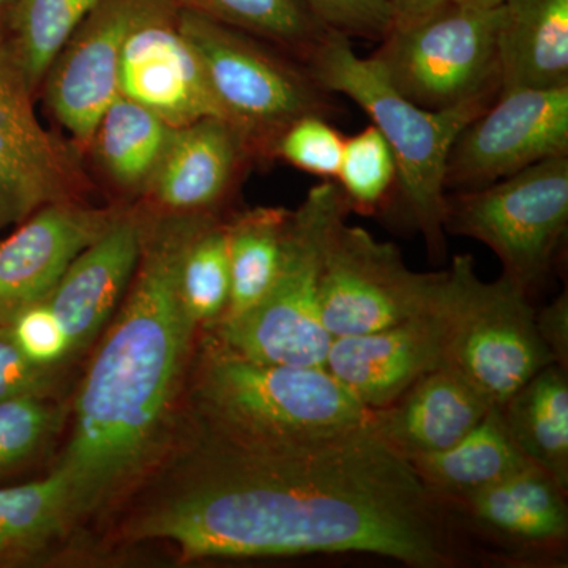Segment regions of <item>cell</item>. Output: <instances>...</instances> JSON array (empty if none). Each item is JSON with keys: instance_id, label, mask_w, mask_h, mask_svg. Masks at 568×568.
Returning <instances> with one entry per match:
<instances>
[{"instance_id": "1", "label": "cell", "mask_w": 568, "mask_h": 568, "mask_svg": "<svg viewBox=\"0 0 568 568\" xmlns=\"http://www.w3.org/2000/svg\"><path fill=\"white\" fill-rule=\"evenodd\" d=\"M134 536L183 559L366 552L413 568L484 566L443 500L368 424L304 446H248L203 433L181 487Z\"/></svg>"}, {"instance_id": "2", "label": "cell", "mask_w": 568, "mask_h": 568, "mask_svg": "<svg viewBox=\"0 0 568 568\" xmlns=\"http://www.w3.org/2000/svg\"><path fill=\"white\" fill-rule=\"evenodd\" d=\"M197 224H168L144 239L132 290L85 373L55 467L69 488L71 519L110 503L162 447L197 328L179 290Z\"/></svg>"}, {"instance_id": "3", "label": "cell", "mask_w": 568, "mask_h": 568, "mask_svg": "<svg viewBox=\"0 0 568 568\" xmlns=\"http://www.w3.org/2000/svg\"><path fill=\"white\" fill-rule=\"evenodd\" d=\"M306 67L331 93L353 100L379 130L396 163V196L405 222L424 237L433 263L446 256V170L448 153L463 129L497 95L443 111L425 110L396 91L369 58H358L351 39L331 31Z\"/></svg>"}, {"instance_id": "4", "label": "cell", "mask_w": 568, "mask_h": 568, "mask_svg": "<svg viewBox=\"0 0 568 568\" xmlns=\"http://www.w3.org/2000/svg\"><path fill=\"white\" fill-rule=\"evenodd\" d=\"M194 394L205 432L248 446H304L369 416L324 366L252 361L215 336L201 355Z\"/></svg>"}, {"instance_id": "5", "label": "cell", "mask_w": 568, "mask_h": 568, "mask_svg": "<svg viewBox=\"0 0 568 568\" xmlns=\"http://www.w3.org/2000/svg\"><path fill=\"white\" fill-rule=\"evenodd\" d=\"M433 306L443 368L465 379L493 407L556 364L538 335L532 298L506 276L484 282L470 254H457L440 272Z\"/></svg>"}, {"instance_id": "6", "label": "cell", "mask_w": 568, "mask_h": 568, "mask_svg": "<svg viewBox=\"0 0 568 568\" xmlns=\"http://www.w3.org/2000/svg\"><path fill=\"white\" fill-rule=\"evenodd\" d=\"M349 213L334 179L313 186L291 212L271 290L244 315L213 325V336L252 361L324 366L332 336L321 321V264L332 224Z\"/></svg>"}, {"instance_id": "7", "label": "cell", "mask_w": 568, "mask_h": 568, "mask_svg": "<svg viewBox=\"0 0 568 568\" xmlns=\"http://www.w3.org/2000/svg\"><path fill=\"white\" fill-rule=\"evenodd\" d=\"M568 230V155L552 156L491 185L446 197L444 231L488 246L503 276L530 298L547 286Z\"/></svg>"}, {"instance_id": "8", "label": "cell", "mask_w": 568, "mask_h": 568, "mask_svg": "<svg viewBox=\"0 0 568 568\" xmlns=\"http://www.w3.org/2000/svg\"><path fill=\"white\" fill-rule=\"evenodd\" d=\"M179 28L203 67L224 119L248 144L271 151L286 126L305 118L332 119L331 92L312 70L272 54L257 37L179 7Z\"/></svg>"}, {"instance_id": "9", "label": "cell", "mask_w": 568, "mask_h": 568, "mask_svg": "<svg viewBox=\"0 0 568 568\" xmlns=\"http://www.w3.org/2000/svg\"><path fill=\"white\" fill-rule=\"evenodd\" d=\"M500 18L503 6L478 9L448 0L424 20L390 28L369 59L396 91L425 110L499 95Z\"/></svg>"}, {"instance_id": "10", "label": "cell", "mask_w": 568, "mask_h": 568, "mask_svg": "<svg viewBox=\"0 0 568 568\" xmlns=\"http://www.w3.org/2000/svg\"><path fill=\"white\" fill-rule=\"evenodd\" d=\"M439 278L440 272L410 271L398 246L342 216L325 239L321 321L332 339L390 327L428 312Z\"/></svg>"}, {"instance_id": "11", "label": "cell", "mask_w": 568, "mask_h": 568, "mask_svg": "<svg viewBox=\"0 0 568 568\" xmlns=\"http://www.w3.org/2000/svg\"><path fill=\"white\" fill-rule=\"evenodd\" d=\"M444 504L484 566H567L568 489L537 466Z\"/></svg>"}, {"instance_id": "12", "label": "cell", "mask_w": 568, "mask_h": 568, "mask_svg": "<svg viewBox=\"0 0 568 568\" xmlns=\"http://www.w3.org/2000/svg\"><path fill=\"white\" fill-rule=\"evenodd\" d=\"M560 155H568V88L500 92L452 145L446 190L481 189Z\"/></svg>"}, {"instance_id": "13", "label": "cell", "mask_w": 568, "mask_h": 568, "mask_svg": "<svg viewBox=\"0 0 568 568\" xmlns=\"http://www.w3.org/2000/svg\"><path fill=\"white\" fill-rule=\"evenodd\" d=\"M179 7L175 0H151L126 36L119 63V95L149 108L173 129L224 119L179 28Z\"/></svg>"}, {"instance_id": "14", "label": "cell", "mask_w": 568, "mask_h": 568, "mask_svg": "<svg viewBox=\"0 0 568 568\" xmlns=\"http://www.w3.org/2000/svg\"><path fill=\"white\" fill-rule=\"evenodd\" d=\"M32 95L0 36V233L43 205L69 201L78 182L65 149L41 126Z\"/></svg>"}, {"instance_id": "15", "label": "cell", "mask_w": 568, "mask_h": 568, "mask_svg": "<svg viewBox=\"0 0 568 568\" xmlns=\"http://www.w3.org/2000/svg\"><path fill=\"white\" fill-rule=\"evenodd\" d=\"M149 2L100 0L52 62L44 78L48 106L78 144H91L118 99L123 43Z\"/></svg>"}, {"instance_id": "16", "label": "cell", "mask_w": 568, "mask_h": 568, "mask_svg": "<svg viewBox=\"0 0 568 568\" xmlns=\"http://www.w3.org/2000/svg\"><path fill=\"white\" fill-rule=\"evenodd\" d=\"M111 222L106 212L59 201L43 205L0 239V324L47 301L70 264Z\"/></svg>"}, {"instance_id": "17", "label": "cell", "mask_w": 568, "mask_h": 568, "mask_svg": "<svg viewBox=\"0 0 568 568\" xmlns=\"http://www.w3.org/2000/svg\"><path fill=\"white\" fill-rule=\"evenodd\" d=\"M440 366L443 342L433 305L424 315L390 327L332 339L324 364L366 410L390 405L422 376Z\"/></svg>"}, {"instance_id": "18", "label": "cell", "mask_w": 568, "mask_h": 568, "mask_svg": "<svg viewBox=\"0 0 568 568\" xmlns=\"http://www.w3.org/2000/svg\"><path fill=\"white\" fill-rule=\"evenodd\" d=\"M144 231L133 216L112 219L102 235L70 264L47 298L80 353L114 315L140 264Z\"/></svg>"}, {"instance_id": "19", "label": "cell", "mask_w": 568, "mask_h": 568, "mask_svg": "<svg viewBox=\"0 0 568 568\" xmlns=\"http://www.w3.org/2000/svg\"><path fill=\"white\" fill-rule=\"evenodd\" d=\"M493 406L450 369L426 373L390 405L369 410V429L409 462L457 444Z\"/></svg>"}, {"instance_id": "20", "label": "cell", "mask_w": 568, "mask_h": 568, "mask_svg": "<svg viewBox=\"0 0 568 568\" xmlns=\"http://www.w3.org/2000/svg\"><path fill=\"white\" fill-rule=\"evenodd\" d=\"M252 151L244 134L222 118L173 130L151 181L159 203L171 211L203 212L222 203Z\"/></svg>"}, {"instance_id": "21", "label": "cell", "mask_w": 568, "mask_h": 568, "mask_svg": "<svg viewBox=\"0 0 568 568\" xmlns=\"http://www.w3.org/2000/svg\"><path fill=\"white\" fill-rule=\"evenodd\" d=\"M497 69L499 93L568 88V0H507Z\"/></svg>"}, {"instance_id": "22", "label": "cell", "mask_w": 568, "mask_h": 568, "mask_svg": "<svg viewBox=\"0 0 568 568\" xmlns=\"http://www.w3.org/2000/svg\"><path fill=\"white\" fill-rule=\"evenodd\" d=\"M495 409L523 457L568 489V369L545 366Z\"/></svg>"}, {"instance_id": "23", "label": "cell", "mask_w": 568, "mask_h": 568, "mask_svg": "<svg viewBox=\"0 0 568 568\" xmlns=\"http://www.w3.org/2000/svg\"><path fill=\"white\" fill-rule=\"evenodd\" d=\"M407 463L426 489L443 503L493 487L530 466L511 443L495 407L454 446Z\"/></svg>"}, {"instance_id": "24", "label": "cell", "mask_w": 568, "mask_h": 568, "mask_svg": "<svg viewBox=\"0 0 568 568\" xmlns=\"http://www.w3.org/2000/svg\"><path fill=\"white\" fill-rule=\"evenodd\" d=\"M173 130L149 108L119 95L104 111L91 142L112 181L136 189L151 181Z\"/></svg>"}, {"instance_id": "25", "label": "cell", "mask_w": 568, "mask_h": 568, "mask_svg": "<svg viewBox=\"0 0 568 568\" xmlns=\"http://www.w3.org/2000/svg\"><path fill=\"white\" fill-rule=\"evenodd\" d=\"M290 216L284 209L257 207L227 223L231 291L219 323L244 315L268 293L282 264Z\"/></svg>"}, {"instance_id": "26", "label": "cell", "mask_w": 568, "mask_h": 568, "mask_svg": "<svg viewBox=\"0 0 568 568\" xmlns=\"http://www.w3.org/2000/svg\"><path fill=\"white\" fill-rule=\"evenodd\" d=\"M257 39L274 41L306 63L331 32L302 0H175Z\"/></svg>"}, {"instance_id": "27", "label": "cell", "mask_w": 568, "mask_h": 568, "mask_svg": "<svg viewBox=\"0 0 568 568\" xmlns=\"http://www.w3.org/2000/svg\"><path fill=\"white\" fill-rule=\"evenodd\" d=\"M100 0H14L9 41L33 92Z\"/></svg>"}, {"instance_id": "28", "label": "cell", "mask_w": 568, "mask_h": 568, "mask_svg": "<svg viewBox=\"0 0 568 568\" xmlns=\"http://www.w3.org/2000/svg\"><path fill=\"white\" fill-rule=\"evenodd\" d=\"M70 519L69 488L55 469L43 480L0 489V556L41 547Z\"/></svg>"}, {"instance_id": "29", "label": "cell", "mask_w": 568, "mask_h": 568, "mask_svg": "<svg viewBox=\"0 0 568 568\" xmlns=\"http://www.w3.org/2000/svg\"><path fill=\"white\" fill-rule=\"evenodd\" d=\"M183 308L200 325H215L230 302L227 223L203 220L185 246L179 271Z\"/></svg>"}, {"instance_id": "30", "label": "cell", "mask_w": 568, "mask_h": 568, "mask_svg": "<svg viewBox=\"0 0 568 568\" xmlns=\"http://www.w3.org/2000/svg\"><path fill=\"white\" fill-rule=\"evenodd\" d=\"M334 181L345 194L351 212L364 215L386 212L396 190V163L392 149L375 125L347 138Z\"/></svg>"}, {"instance_id": "31", "label": "cell", "mask_w": 568, "mask_h": 568, "mask_svg": "<svg viewBox=\"0 0 568 568\" xmlns=\"http://www.w3.org/2000/svg\"><path fill=\"white\" fill-rule=\"evenodd\" d=\"M345 138L321 115H305L280 133L272 155L320 178L335 179L342 163Z\"/></svg>"}, {"instance_id": "32", "label": "cell", "mask_w": 568, "mask_h": 568, "mask_svg": "<svg viewBox=\"0 0 568 568\" xmlns=\"http://www.w3.org/2000/svg\"><path fill=\"white\" fill-rule=\"evenodd\" d=\"M54 420V410L41 396L0 402V470L28 458L51 432Z\"/></svg>"}, {"instance_id": "33", "label": "cell", "mask_w": 568, "mask_h": 568, "mask_svg": "<svg viewBox=\"0 0 568 568\" xmlns=\"http://www.w3.org/2000/svg\"><path fill=\"white\" fill-rule=\"evenodd\" d=\"M9 327L21 353L36 365L54 368L73 354L69 335L47 301L22 310Z\"/></svg>"}, {"instance_id": "34", "label": "cell", "mask_w": 568, "mask_h": 568, "mask_svg": "<svg viewBox=\"0 0 568 568\" xmlns=\"http://www.w3.org/2000/svg\"><path fill=\"white\" fill-rule=\"evenodd\" d=\"M325 28L347 39L381 41L390 31V0H302Z\"/></svg>"}, {"instance_id": "35", "label": "cell", "mask_w": 568, "mask_h": 568, "mask_svg": "<svg viewBox=\"0 0 568 568\" xmlns=\"http://www.w3.org/2000/svg\"><path fill=\"white\" fill-rule=\"evenodd\" d=\"M54 368L36 365L14 343L9 324H0V402L43 396L51 387Z\"/></svg>"}, {"instance_id": "36", "label": "cell", "mask_w": 568, "mask_h": 568, "mask_svg": "<svg viewBox=\"0 0 568 568\" xmlns=\"http://www.w3.org/2000/svg\"><path fill=\"white\" fill-rule=\"evenodd\" d=\"M536 325L541 342L555 357L556 364L568 369V294L567 290L558 298L536 312Z\"/></svg>"}, {"instance_id": "37", "label": "cell", "mask_w": 568, "mask_h": 568, "mask_svg": "<svg viewBox=\"0 0 568 568\" xmlns=\"http://www.w3.org/2000/svg\"><path fill=\"white\" fill-rule=\"evenodd\" d=\"M447 2L448 0H390L392 14H394L392 28L424 20Z\"/></svg>"}, {"instance_id": "38", "label": "cell", "mask_w": 568, "mask_h": 568, "mask_svg": "<svg viewBox=\"0 0 568 568\" xmlns=\"http://www.w3.org/2000/svg\"><path fill=\"white\" fill-rule=\"evenodd\" d=\"M454 2L467 7H478V9H497V7L504 6L507 0H454Z\"/></svg>"}, {"instance_id": "39", "label": "cell", "mask_w": 568, "mask_h": 568, "mask_svg": "<svg viewBox=\"0 0 568 568\" xmlns=\"http://www.w3.org/2000/svg\"><path fill=\"white\" fill-rule=\"evenodd\" d=\"M14 0H0V17L9 14L11 7H13Z\"/></svg>"}]
</instances>
